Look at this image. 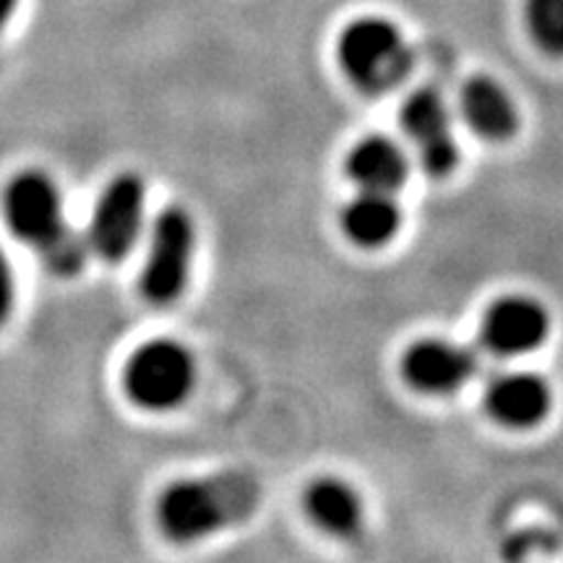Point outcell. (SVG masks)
<instances>
[{"instance_id":"obj_1","label":"cell","mask_w":563,"mask_h":563,"mask_svg":"<svg viewBox=\"0 0 563 563\" xmlns=\"http://www.w3.org/2000/svg\"><path fill=\"white\" fill-rule=\"evenodd\" d=\"M262 504V485L251 473L224 470L183 477L162 488L154 504L159 532L175 545H194L211 534L243 525Z\"/></svg>"},{"instance_id":"obj_2","label":"cell","mask_w":563,"mask_h":563,"mask_svg":"<svg viewBox=\"0 0 563 563\" xmlns=\"http://www.w3.org/2000/svg\"><path fill=\"white\" fill-rule=\"evenodd\" d=\"M0 211L11 235L45 258L58 277H74L87 264V245L68 228L60 188L45 170H21L5 183Z\"/></svg>"},{"instance_id":"obj_3","label":"cell","mask_w":563,"mask_h":563,"mask_svg":"<svg viewBox=\"0 0 563 563\" xmlns=\"http://www.w3.org/2000/svg\"><path fill=\"white\" fill-rule=\"evenodd\" d=\"M196 357L173 336L141 342L123 363L121 384L125 399L144 412H173L191 399L196 389Z\"/></svg>"},{"instance_id":"obj_4","label":"cell","mask_w":563,"mask_h":563,"mask_svg":"<svg viewBox=\"0 0 563 563\" xmlns=\"http://www.w3.org/2000/svg\"><path fill=\"white\" fill-rule=\"evenodd\" d=\"M336 60L365 95L397 89L412 70V51L397 24L384 16L352 19L336 40Z\"/></svg>"},{"instance_id":"obj_5","label":"cell","mask_w":563,"mask_h":563,"mask_svg":"<svg viewBox=\"0 0 563 563\" xmlns=\"http://www.w3.org/2000/svg\"><path fill=\"white\" fill-rule=\"evenodd\" d=\"M196 258V222L183 207H165L152 224L150 249L139 274L141 298L165 308L183 298L191 285Z\"/></svg>"},{"instance_id":"obj_6","label":"cell","mask_w":563,"mask_h":563,"mask_svg":"<svg viewBox=\"0 0 563 563\" xmlns=\"http://www.w3.org/2000/svg\"><path fill=\"white\" fill-rule=\"evenodd\" d=\"M146 214V186L136 173L115 175L95 201L89 251L104 264H121L136 249Z\"/></svg>"},{"instance_id":"obj_7","label":"cell","mask_w":563,"mask_h":563,"mask_svg":"<svg viewBox=\"0 0 563 563\" xmlns=\"http://www.w3.org/2000/svg\"><path fill=\"white\" fill-rule=\"evenodd\" d=\"M399 121L418 152L422 170L433 178H443L460 162L454 131H452V112L439 91L418 89L407 97L399 112Z\"/></svg>"},{"instance_id":"obj_8","label":"cell","mask_w":563,"mask_h":563,"mask_svg":"<svg viewBox=\"0 0 563 563\" xmlns=\"http://www.w3.org/2000/svg\"><path fill=\"white\" fill-rule=\"evenodd\" d=\"M551 316L527 295H506L485 311L481 323L483 347L498 357H517L545 344Z\"/></svg>"},{"instance_id":"obj_9","label":"cell","mask_w":563,"mask_h":563,"mask_svg":"<svg viewBox=\"0 0 563 563\" xmlns=\"http://www.w3.org/2000/svg\"><path fill=\"white\" fill-rule=\"evenodd\" d=\"M475 352L449 340H420L402 357L405 382L420 394H452L475 376Z\"/></svg>"},{"instance_id":"obj_10","label":"cell","mask_w":563,"mask_h":563,"mask_svg":"<svg viewBox=\"0 0 563 563\" xmlns=\"http://www.w3.org/2000/svg\"><path fill=\"white\" fill-rule=\"evenodd\" d=\"M553 394L534 373H501L485 389V410L506 428H532L551 412Z\"/></svg>"},{"instance_id":"obj_11","label":"cell","mask_w":563,"mask_h":563,"mask_svg":"<svg viewBox=\"0 0 563 563\" xmlns=\"http://www.w3.org/2000/svg\"><path fill=\"white\" fill-rule=\"evenodd\" d=\"M344 170L361 191L397 194L410 175V159L397 141L373 133L352 146Z\"/></svg>"},{"instance_id":"obj_12","label":"cell","mask_w":563,"mask_h":563,"mask_svg":"<svg viewBox=\"0 0 563 563\" xmlns=\"http://www.w3.org/2000/svg\"><path fill=\"white\" fill-rule=\"evenodd\" d=\"M308 519L334 538H355L363 530V501L340 477H316L302 493Z\"/></svg>"},{"instance_id":"obj_13","label":"cell","mask_w":563,"mask_h":563,"mask_svg":"<svg viewBox=\"0 0 563 563\" xmlns=\"http://www.w3.org/2000/svg\"><path fill=\"white\" fill-rule=\"evenodd\" d=\"M460 108L470 129L483 139L504 141L514 136L519 125L509 91L490 76H473L464 84Z\"/></svg>"},{"instance_id":"obj_14","label":"cell","mask_w":563,"mask_h":563,"mask_svg":"<svg viewBox=\"0 0 563 563\" xmlns=\"http://www.w3.org/2000/svg\"><path fill=\"white\" fill-rule=\"evenodd\" d=\"M402 228V209L394 194L361 191L342 211V230L361 249H382Z\"/></svg>"},{"instance_id":"obj_15","label":"cell","mask_w":563,"mask_h":563,"mask_svg":"<svg viewBox=\"0 0 563 563\" xmlns=\"http://www.w3.org/2000/svg\"><path fill=\"white\" fill-rule=\"evenodd\" d=\"M525 24L540 51L563 55V0H525Z\"/></svg>"},{"instance_id":"obj_16","label":"cell","mask_w":563,"mask_h":563,"mask_svg":"<svg viewBox=\"0 0 563 563\" xmlns=\"http://www.w3.org/2000/svg\"><path fill=\"white\" fill-rule=\"evenodd\" d=\"M555 551V540L543 530H525L506 540L504 559L509 563H532Z\"/></svg>"},{"instance_id":"obj_17","label":"cell","mask_w":563,"mask_h":563,"mask_svg":"<svg viewBox=\"0 0 563 563\" xmlns=\"http://www.w3.org/2000/svg\"><path fill=\"white\" fill-rule=\"evenodd\" d=\"M16 308V277H13L11 258L0 249V329L11 321Z\"/></svg>"},{"instance_id":"obj_18","label":"cell","mask_w":563,"mask_h":563,"mask_svg":"<svg viewBox=\"0 0 563 563\" xmlns=\"http://www.w3.org/2000/svg\"><path fill=\"white\" fill-rule=\"evenodd\" d=\"M16 9H19V0H0V32L9 26V21L13 19Z\"/></svg>"}]
</instances>
